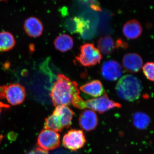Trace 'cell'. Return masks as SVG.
<instances>
[{
    "mask_svg": "<svg viewBox=\"0 0 154 154\" xmlns=\"http://www.w3.org/2000/svg\"><path fill=\"white\" fill-rule=\"evenodd\" d=\"M78 84L62 74H59L51 88L50 96L54 106L71 105L80 96Z\"/></svg>",
    "mask_w": 154,
    "mask_h": 154,
    "instance_id": "6da1fadb",
    "label": "cell"
},
{
    "mask_svg": "<svg viewBox=\"0 0 154 154\" xmlns=\"http://www.w3.org/2000/svg\"><path fill=\"white\" fill-rule=\"evenodd\" d=\"M142 89V85L140 80L131 75H127L122 77L116 87L118 97L128 102H134L137 100L140 97Z\"/></svg>",
    "mask_w": 154,
    "mask_h": 154,
    "instance_id": "7a4b0ae2",
    "label": "cell"
},
{
    "mask_svg": "<svg viewBox=\"0 0 154 154\" xmlns=\"http://www.w3.org/2000/svg\"><path fill=\"white\" fill-rule=\"evenodd\" d=\"M80 53L76 57V60L83 66H94L100 63L102 55L93 43H86L80 47Z\"/></svg>",
    "mask_w": 154,
    "mask_h": 154,
    "instance_id": "3957f363",
    "label": "cell"
},
{
    "mask_svg": "<svg viewBox=\"0 0 154 154\" xmlns=\"http://www.w3.org/2000/svg\"><path fill=\"white\" fill-rule=\"evenodd\" d=\"M121 105L109 99L106 92L101 97L85 101V109L89 108L100 113H105L114 108H120Z\"/></svg>",
    "mask_w": 154,
    "mask_h": 154,
    "instance_id": "277c9868",
    "label": "cell"
},
{
    "mask_svg": "<svg viewBox=\"0 0 154 154\" xmlns=\"http://www.w3.org/2000/svg\"><path fill=\"white\" fill-rule=\"evenodd\" d=\"M86 143L85 136L81 130L70 129L63 138L62 143L64 147L73 151L82 149Z\"/></svg>",
    "mask_w": 154,
    "mask_h": 154,
    "instance_id": "5b68a950",
    "label": "cell"
},
{
    "mask_svg": "<svg viewBox=\"0 0 154 154\" xmlns=\"http://www.w3.org/2000/svg\"><path fill=\"white\" fill-rule=\"evenodd\" d=\"M37 144L39 148L45 150L55 149L60 146V134L51 130H42L38 134Z\"/></svg>",
    "mask_w": 154,
    "mask_h": 154,
    "instance_id": "8992f818",
    "label": "cell"
},
{
    "mask_svg": "<svg viewBox=\"0 0 154 154\" xmlns=\"http://www.w3.org/2000/svg\"><path fill=\"white\" fill-rule=\"evenodd\" d=\"M26 96L25 88L19 83L7 85L5 99L11 105H21L25 101Z\"/></svg>",
    "mask_w": 154,
    "mask_h": 154,
    "instance_id": "52a82bcc",
    "label": "cell"
},
{
    "mask_svg": "<svg viewBox=\"0 0 154 154\" xmlns=\"http://www.w3.org/2000/svg\"><path fill=\"white\" fill-rule=\"evenodd\" d=\"M128 44L121 38L116 41L110 36H105L99 38L97 42L98 49L103 55H109L115 49L122 48H126Z\"/></svg>",
    "mask_w": 154,
    "mask_h": 154,
    "instance_id": "ba28073f",
    "label": "cell"
},
{
    "mask_svg": "<svg viewBox=\"0 0 154 154\" xmlns=\"http://www.w3.org/2000/svg\"><path fill=\"white\" fill-rule=\"evenodd\" d=\"M101 73L105 80L114 82L121 78L123 73V70L121 65L118 62L114 60H108L102 64Z\"/></svg>",
    "mask_w": 154,
    "mask_h": 154,
    "instance_id": "9c48e42d",
    "label": "cell"
},
{
    "mask_svg": "<svg viewBox=\"0 0 154 154\" xmlns=\"http://www.w3.org/2000/svg\"><path fill=\"white\" fill-rule=\"evenodd\" d=\"M79 122L82 129L90 131L96 128L99 123V120L95 111L90 109H86L80 114Z\"/></svg>",
    "mask_w": 154,
    "mask_h": 154,
    "instance_id": "30bf717a",
    "label": "cell"
},
{
    "mask_svg": "<svg viewBox=\"0 0 154 154\" xmlns=\"http://www.w3.org/2000/svg\"><path fill=\"white\" fill-rule=\"evenodd\" d=\"M122 63L125 70L131 73L138 72L143 66L142 58L134 53L125 54L122 59Z\"/></svg>",
    "mask_w": 154,
    "mask_h": 154,
    "instance_id": "8fae6325",
    "label": "cell"
},
{
    "mask_svg": "<svg viewBox=\"0 0 154 154\" xmlns=\"http://www.w3.org/2000/svg\"><path fill=\"white\" fill-rule=\"evenodd\" d=\"M24 29L25 33L28 36L36 38L42 35L43 32V25L40 19L36 17H31L25 20Z\"/></svg>",
    "mask_w": 154,
    "mask_h": 154,
    "instance_id": "7c38bea8",
    "label": "cell"
},
{
    "mask_svg": "<svg viewBox=\"0 0 154 154\" xmlns=\"http://www.w3.org/2000/svg\"><path fill=\"white\" fill-rule=\"evenodd\" d=\"M89 22L80 17L70 18L65 23V28L71 33H79L82 35L89 29Z\"/></svg>",
    "mask_w": 154,
    "mask_h": 154,
    "instance_id": "4fadbf2b",
    "label": "cell"
},
{
    "mask_svg": "<svg viewBox=\"0 0 154 154\" xmlns=\"http://www.w3.org/2000/svg\"><path fill=\"white\" fill-rule=\"evenodd\" d=\"M142 31V27L140 22L135 19L126 22L122 28L123 34L128 39H134L139 38Z\"/></svg>",
    "mask_w": 154,
    "mask_h": 154,
    "instance_id": "5bb4252c",
    "label": "cell"
},
{
    "mask_svg": "<svg viewBox=\"0 0 154 154\" xmlns=\"http://www.w3.org/2000/svg\"><path fill=\"white\" fill-rule=\"evenodd\" d=\"M53 113L59 116L63 128H68L71 126L74 116L73 111L71 108L65 105H60L56 107Z\"/></svg>",
    "mask_w": 154,
    "mask_h": 154,
    "instance_id": "9a60e30c",
    "label": "cell"
},
{
    "mask_svg": "<svg viewBox=\"0 0 154 154\" xmlns=\"http://www.w3.org/2000/svg\"><path fill=\"white\" fill-rule=\"evenodd\" d=\"M80 89L85 94L95 97H99L105 93L102 82L98 80L89 82L81 86Z\"/></svg>",
    "mask_w": 154,
    "mask_h": 154,
    "instance_id": "2e32d148",
    "label": "cell"
},
{
    "mask_svg": "<svg viewBox=\"0 0 154 154\" xmlns=\"http://www.w3.org/2000/svg\"><path fill=\"white\" fill-rule=\"evenodd\" d=\"M56 49L62 52L71 50L73 47L74 40L71 36L66 34L60 35L54 42Z\"/></svg>",
    "mask_w": 154,
    "mask_h": 154,
    "instance_id": "e0dca14e",
    "label": "cell"
},
{
    "mask_svg": "<svg viewBox=\"0 0 154 154\" xmlns=\"http://www.w3.org/2000/svg\"><path fill=\"white\" fill-rule=\"evenodd\" d=\"M16 43V40L12 33L8 31L0 32V51L5 52L11 50Z\"/></svg>",
    "mask_w": 154,
    "mask_h": 154,
    "instance_id": "ac0fdd59",
    "label": "cell"
},
{
    "mask_svg": "<svg viewBox=\"0 0 154 154\" xmlns=\"http://www.w3.org/2000/svg\"><path fill=\"white\" fill-rule=\"evenodd\" d=\"M150 122V119L146 113L137 112L133 116V123L136 128L140 130L146 129Z\"/></svg>",
    "mask_w": 154,
    "mask_h": 154,
    "instance_id": "d6986e66",
    "label": "cell"
},
{
    "mask_svg": "<svg viewBox=\"0 0 154 154\" xmlns=\"http://www.w3.org/2000/svg\"><path fill=\"white\" fill-rule=\"evenodd\" d=\"M44 129L51 130L57 132H61L63 130L61 125L59 116L53 113L52 115L45 119L44 123Z\"/></svg>",
    "mask_w": 154,
    "mask_h": 154,
    "instance_id": "ffe728a7",
    "label": "cell"
},
{
    "mask_svg": "<svg viewBox=\"0 0 154 154\" xmlns=\"http://www.w3.org/2000/svg\"><path fill=\"white\" fill-rule=\"evenodd\" d=\"M142 69L146 78L152 82H154V63H146Z\"/></svg>",
    "mask_w": 154,
    "mask_h": 154,
    "instance_id": "44dd1931",
    "label": "cell"
},
{
    "mask_svg": "<svg viewBox=\"0 0 154 154\" xmlns=\"http://www.w3.org/2000/svg\"><path fill=\"white\" fill-rule=\"evenodd\" d=\"M27 154H48V152L47 151L38 147L32 150Z\"/></svg>",
    "mask_w": 154,
    "mask_h": 154,
    "instance_id": "7402d4cb",
    "label": "cell"
},
{
    "mask_svg": "<svg viewBox=\"0 0 154 154\" xmlns=\"http://www.w3.org/2000/svg\"><path fill=\"white\" fill-rule=\"evenodd\" d=\"M6 87L7 85L0 86V99H5Z\"/></svg>",
    "mask_w": 154,
    "mask_h": 154,
    "instance_id": "603a6c76",
    "label": "cell"
},
{
    "mask_svg": "<svg viewBox=\"0 0 154 154\" xmlns=\"http://www.w3.org/2000/svg\"><path fill=\"white\" fill-rule=\"evenodd\" d=\"M10 107V105L3 103V102H0V114H1L2 108H8Z\"/></svg>",
    "mask_w": 154,
    "mask_h": 154,
    "instance_id": "cb8c5ba5",
    "label": "cell"
},
{
    "mask_svg": "<svg viewBox=\"0 0 154 154\" xmlns=\"http://www.w3.org/2000/svg\"><path fill=\"white\" fill-rule=\"evenodd\" d=\"M91 8H92V9L94 10V11H101V9L99 8V6L97 5H91Z\"/></svg>",
    "mask_w": 154,
    "mask_h": 154,
    "instance_id": "d4e9b609",
    "label": "cell"
},
{
    "mask_svg": "<svg viewBox=\"0 0 154 154\" xmlns=\"http://www.w3.org/2000/svg\"><path fill=\"white\" fill-rule=\"evenodd\" d=\"M3 138V136L2 135H0V143L2 142Z\"/></svg>",
    "mask_w": 154,
    "mask_h": 154,
    "instance_id": "484cf974",
    "label": "cell"
},
{
    "mask_svg": "<svg viewBox=\"0 0 154 154\" xmlns=\"http://www.w3.org/2000/svg\"><path fill=\"white\" fill-rule=\"evenodd\" d=\"M8 1V0H0V2H7Z\"/></svg>",
    "mask_w": 154,
    "mask_h": 154,
    "instance_id": "4316f807",
    "label": "cell"
}]
</instances>
